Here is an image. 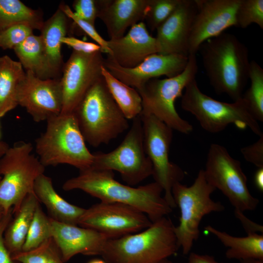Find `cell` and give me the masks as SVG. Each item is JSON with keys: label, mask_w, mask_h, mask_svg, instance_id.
<instances>
[{"label": "cell", "mask_w": 263, "mask_h": 263, "mask_svg": "<svg viewBox=\"0 0 263 263\" xmlns=\"http://www.w3.org/2000/svg\"><path fill=\"white\" fill-rule=\"evenodd\" d=\"M65 191L80 190L106 203L132 206L146 214L152 222L172 212L156 182L138 187L123 184L114 179L113 171L92 167L80 170L62 185Z\"/></svg>", "instance_id": "obj_1"}, {"label": "cell", "mask_w": 263, "mask_h": 263, "mask_svg": "<svg viewBox=\"0 0 263 263\" xmlns=\"http://www.w3.org/2000/svg\"><path fill=\"white\" fill-rule=\"evenodd\" d=\"M210 85L218 94L235 101L242 98L249 79L250 61L247 47L234 35L223 33L200 46Z\"/></svg>", "instance_id": "obj_2"}, {"label": "cell", "mask_w": 263, "mask_h": 263, "mask_svg": "<svg viewBox=\"0 0 263 263\" xmlns=\"http://www.w3.org/2000/svg\"><path fill=\"white\" fill-rule=\"evenodd\" d=\"M174 228L164 217L142 231L108 239L100 256L107 263H161L179 248Z\"/></svg>", "instance_id": "obj_3"}, {"label": "cell", "mask_w": 263, "mask_h": 263, "mask_svg": "<svg viewBox=\"0 0 263 263\" xmlns=\"http://www.w3.org/2000/svg\"><path fill=\"white\" fill-rule=\"evenodd\" d=\"M74 113L85 142L94 147L108 144L130 126L103 75L88 90Z\"/></svg>", "instance_id": "obj_4"}, {"label": "cell", "mask_w": 263, "mask_h": 263, "mask_svg": "<svg viewBox=\"0 0 263 263\" xmlns=\"http://www.w3.org/2000/svg\"><path fill=\"white\" fill-rule=\"evenodd\" d=\"M35 141L38 157L45 167L67 164L83 170L90 168L94 154L87 148L73 113H60L47 121Z\"/></svg>", "instance_id": "obj_5"}, {"label": "cell", "mask_w": 263, "mask_h": 263, "mask_svg": "<svg viewBox=\"0 0 263 263\" xmlns=\"http://www.w3.org/2000/svg\"><path fill=\"white\" fill-rule=\"evenodd\" d=\"M29 142L19 141L0 158V205L5 213L16 212L27 195L34 193L36 179L45 167L32 153Z\"/></svg>", "instance_id": "obj_6"}, {"label": "cell", "mask_w": 263, "mask_h": 263, "mask_svg": "<svg viewBox=\"0 0 263 263\" xmlns=\"http://www.w3.org/2000/svg\"><path fill=\"white\" fill-rule=\"evenodd\" d=\"M181 97L182 108L193 115L208 132H219L233 124L240 129L248 128L259 136L263 134L242 97L231 103L216 100L200 90L195 79L187 85Z\"/></svg>", "instance_id": "obj_7"}, {"label": "cell", "mask_w": 263, "mask_h": 263, "mask_svg": "<svg viewBox=\"0 0 263 263\" xmlns=\"http://www.w3.org/2000/svg\"><path fill=\"white\" fill-rule=\"evenodd\" d=\"M196 55H188L184 70L176 76L164 79L153 78L148 81L137 91L142 101L140 114H151L165 123L172 130L184 134L193 130L189 122L180 117L175 102L183 95V90L198 72Z\"/></svg>", "instance_id": "obj_8"}, {"label": "cell", "mask_w": 263, "mask_h": 263, "mask_svg": "<svg viewBox=\"0 0 263 263\" xmlns=\"http://www.w3.org/2000/svg\"><path fill=\"white\" fill-rule=\"evenodd\" d=\"M215 190L207 181L204 169L200 170L190 186L176 182L172 188L174 202L181 211L179 224L174 226V231L178 246L184 255L190 252L193 242L198 239L199 225L204 216L225 209L221 202L214 201L210 197Z\"/></svg>", "instance_id": "obj_9"}, {"label": "cell", "mask_w": 263, "mask_h": 263, "mask_svg": "<svg viewBox=\"0 0 263 263\" xmlns=\"http://www.w3.org/2000/svg\"><path fill=\"white\" fill-rule=\"evenodd\" d=\"M132 121L131 127L116 148L107 153H93L91 167L117 171L128 185L133 187L152 175L153 168L145 152L140 115Z\"/></svg>", "instance_id": "obj_10"}, {"label": "cell", "mask_w": 263, "mask_h": 263, "mask_svg": "<svg viewBox=\"0 0 263 263\" xmlns=\"http://www.w3.org/2000/svg\"><path fill=\"white\" fill-rule=\"evenodd\" d=\"M204 170L207 182L220 190L235 209L244 212L257 207L259 200L249 192L240 162L232 157L224 146L210 145Z\"/></svg>", "instance_id": "obj_11"}, {"label": "cell", "mask_w": 263, "mask_h": 263, "mask_svg": "<svg viewBox=\"0 0 263 263\" xmlns=\"http://www.w3.org/2000/svg\"><path fill=\"white\" fill-rule=\"evenodd\" d=\"M142 123L144 145L153 168L155 182L163 188L164 197L173 208L176 207L171 189L184 178L185 172L169 160L173 130L154 116L140 114Z\"/></svg>", "instance_id": "obj_12"}, {"label": "cell", "mask_w": 263, "mask_h": 263, "mask_svg": "<svg viewBox=\"0 0 263 263\" xmlns=\"http://www.w3.org/2000/svg\"><path fill=\"white\" fill-rule=\"evenodd\" d=\"M152 222L138 209L124 204L100 202L85 210L78 225L94 230L108 239L136 233Z\"/></svg>", "instance_id": "obj_13"}, {"label": "cell", "mask_w": 263, "mask_h": 263, "mask_svg": "<svg viewBox=\"0 0 263 263\" xmlns=\"http://www.w3.org/2000/svg\"><path fill=\"white\" fill-rule=\"evenodd\" d=\"M104 60L101 51L86 54L73 50L63 65L59 79L62 98L61 113L74 112L88 90L102 76Z\"/></svg>", "instance_id": "obj_14"}, {"label": "cell", "mask_w": 263, "mask_h": 263, "mask_svg": "<svg viewBox=\"0 0 263 263\" xmlns=\"http://www.w3.org/2000/svg\"><path fill=\"white\" fill-rule=\"evenodd\" d=\"M17 101L18 105L24 108L34 121H47L61 113L60 80L42 79L26 71L18 88Z\"/></svg>", "instance_id": "obj_15"}, {"label": "cell", "mask_w": 263, "mask_h": 263, "mask_svg": "<svg viewBox=\"0 0 263 263\" xmlns=\"http://www.w3.org/2000/svg\"><path fill=\"white\" fill-rule=\"evenodd\" d=\"M241 0H196L197 11L188 42V55H196L201 45L235 26Z\"/></svg>", "instance_id": "obj_16"}, {"label": "cell", "mask_w": 263, "mask_h": 263, "mask_svg": "<svg viewBox=\"0 0 263 263\" xmlns=\"http://www.w3.org/2000/svg\"><path fill=\"white\" fill-rule=\"evenodd\" d=\"M188 60V56L182 55L153 54L136 66L127 68L120 66L107 55L104 67L114 77L138 90L151 79L162 75L168 78L177 75L184 70Z\"/></svg>", "instance_id": "obj_17"}, {"label": "cell", "mask_w": 263, "mask_h": 263, "mask_svg": "<svg viewBox=\"0 0 263 263\" xmlns=\"http://www.w3.org/2000/svg\"><path fill=\"white\" fill-rule=\"evenodd\" d=\"M197 11L196 0H180L174 11L156 29L158 54L188 56L189 39Z\"/></svg>", "instance_id": "obj_18"}, {"label": "cell", "mask_w": 263, "mask_h": 263, "mask_svg": "<svg viewBox=\"0 0 263 263\" xmlns=\"http://www.w3.org/2000/svg\"><path fill=\"white\" fill-rule=\"evenodd\" d=\"M50 219L52 237L64 262L79 254L100 255L108 240L103 234L91 228Z\"/></svg>", "instance_id": "obj_19"}, {"label": "cell", "mask_w": 263, "mask_h": 263, "mask_svg": "<svg viewBox=\"0 0 263 263\" xmlns=\"http://www.w3.org/2000/svg\"><path fill=\"white\" fill-rule=\"evenodd\" d=\"M110 51L108 55L120 66L133 68L149 56L159 53V46L155 37L149 33L144 21L132 26L122 37L108 40Z\"/></svg>", "instance_id": "obj_20"}, {"label": "cell", "mask_w": 263, "mask_h": 263, "mask_svg": "<svg viewBox=\"0 0 263 263\" xmlns=\"http://www.w3.org/2000/svg\"><path fill=\"white\" fill-rule=\"evenodd\" d=\"M98 14L110 39L122 37L129 27L143 21L149 0H96Z\"/></svg>", "instance_id": "obj_21"}, {"label": "cell", "mask_w": 263, "mask_h": 263, "mask_svg": "<svg viewBox=\"0 0 263 263\" xmlns=\"http://www.w3.org/2000/svg\"><path fill=\"white\" fill-rule=\"evenodd\" d=\"M34 193L39 203L43 204L51 215L57 221L78 225L85 209L66 201L56 191L52 179L44 173L36 180Z\"/></svg>", "instance_id": "obj_22"}, {"label": "cell", "mask_w": 263, "mask_h": 263, "mask_svg": "<svg viewBox=\"0 0 263 263\" xmlns=\"http://www.w3.org/2000/svg\"><path fill=\"white\" fill-rule=\"evenodd\" d=\"M68 18L59 8L47 21L44 22L40 30L44 55L47 66L52 77L62 68L61 55L62 38L65 37L68 29Z\"/></svg>", "instance_id": "obj_23"}, {"label": "cell", "mask_w": 263, "mask_h": 263, "mask_svg": "<svg viewBox=\"0 0 263 263\" xmlns=\"http://www.w3.org/2000/svg\"><path fill=\"white\" fill-rule=\"evenodd\" d=\"M39 202L34 193L29 194L13 214L4 233V242L11 256L22 251L35 211Z\"/></svg>", "instance_id": "obj_24"}, {"label": "cell", "mask_w": 263, "mask_h": 263, "mask_svg": "<svg viewBox=\"0 0 263 263\" xmlns=\"http://www.w3.org/2000/svg\"><path fill=\"white\" fill-rule=\"evenodd\" d=\"M205 229L215 235L228 248L225 252L227 258L240 261H263V234H248L245 237H239L233 236L225 232L217 230L210 225L206 226Z\"/></svg>", "instance_id": "obj_25"}, {"label": "cell", "mask_w": 263, "mask_h": 263, "mask_svg": "<svg viewBox=\"0 0 263 263\" xmlns=\"http://www.w3.org/2000/svg\"><path fill=\"white\" fill-rule=\"evenodd\" d=\"M25 75L19 61L7 55L0 57V118L18 106V88Z\"/></svg>", "instance_id": "obj_26"}, {"label": "cell", "mask_w": 263, "mask_h": 263, "mask_svg": "<svg viewBox=\"0 0 263 263\" xmlns=\"http://www.w3.org/2000/svg\"><path fill=\"white\" fill-rule=\"evenodd\" d=\"M13 50L26 71L42 79L53 78L47 66L40 35L29 36Z\"/></svg>", "instance_id": "obj_27"}, {"label": "cell", "mask_w": 263, "mask_h": 263, "mask_svg": "<svg viewBox=\"0 0 263 263\" xmlns=\"http://www.w3.org/2000/svg\"><path fill=\"white\" fill-rule=\"evenodd\" d=\"M102 75L111 94L125 117L132 120L140 115L142 101L137 90L114 77L104 65L102 68Z\"/></svg>", "instance_id": "obj_28"}, {"label": "cell", "mask_w": 263, "mask_h": 263, "mask_svg": "<svg viewBox=\"0 0 263 263\" xmlns=\"http://www.w3.org/2000/svg\"><path fill=\"white\" fill-rule=\"evenodd\" d=\"M44 21L40 12L19 0H0V32L11 26L24 24L41 30Z\"/></svg>", "instance_id": "obj_29"}, {"label": "cell", "mask_w": 263, "mask_h": 263, "mask_svg": "<svg viewBox=\"0 0 263 263\" xmlns=\"http://www.w3.org/2000/svg\"><path fill=\"white\" fill-rule=\"evenodd\" d=\"M250 86L243 94L249 113L257 121H263V69L255 60L250 63Z\"/></svg>", "instance_id": "obj_30"}, {"label": "cell", "mask_w": 263, "mask_h": 263, "mask_svg": "<svg viewBox=\"0 0 263 263\" xmlns=\"http://www.w3.org/2000/svg\"><path fill=\"white\" fill-rule=\"evenodd\" d=\"M50 217L44 213L39 204L35 211L22 251L33 249L52 237Z\"/></svg>", "instance_id": "obj_31"}, {"label": "cell", "mask_w": 263, "mask_h": 263, "mask_svg": "<svg viewBox=\"0 0 263 263\" xmlns=\"http://www.w3.org/2000/svg\"><path fill=\"white\" fill-rule=\"evenodd\" d=\"M12 258L19 263H65L52 238L33 249L16 253Z\"/></svg>", "instance_id": "obj_32"}, {"label": "cell", "mask_w": 263, "mask_h": 263, "mask_svg": "<svg viewBox=\"0 0 263 263\" xmlns=\"http://www.w3.org/2000/svg\"><path fill=\"white\" fill-rule=\"evenodd\" d=\"M252 23L263 29V0H241L235 14V26L244 29Z\"/></svg>", "instance_id": "obj_33"}, {"label": "cell", "mask_w": 263, "mask_h": 263, "mask_svg": "<svg viewBox=\"0 0 263 263\" xmlns=\"http://www.w3.org/2000/svg\"><path fill=\"white\" fill-rule=\"evenodd\" d=\"M180 0H149L144 20L151 31L156 30L174 11Z\"/></svg>", "instance_id": "obj_34"}, {"label": "cell", "mask_w": 263, "mask_h": 263, "mask_svg": "<svg viewBox=\"0 0 263 263\" xmlns=\"http://www.w3.org/2000/svg\"><path fill=\"white\" fill-rule=\"evenodd\" d=\"M59 8L69 19L73 21V25H75V27L79 29L82 33L91 38L101 47L102 53H106L107 55L110 54L108 46V40L104 39L99 34L94 26L77 17L68 5L61 4Z\"/></svg>", "instance_id": "obj_35"}, {"label": "cell", "mask_w": 263, "mask_h": 263, "mask_svg": "<svg viewBox=\"0 0 263 263\" xmlns=\"http://www.w3.org/2000/svg\"><path fill=\"white\" fill-rule=\"evenodd\" d=\"M34 29L24 24L11 26L0 32V47L11 49L33 34Z\"/></svg>", "instance_id": "obj_36"}, {"label": "cell", "mask_w": 263, "mask_h": 263, "mask_svg": "<svg viewBox=\"0 0 263 263\" xmlns=\"http://www.w3.org/2000/svg\"><path fill=\"white\" fill-rule=\"evenodd\" d=\"M73 7V12L77 17L94 26L98 14L96 0H75Z\"/></svg>", "instance_id": "obj_37"}, {"label": "cell", "mask_w": 263, "mask_h": 263, "mask_svg": "<svg viewBox=\"0 0 263 263\" xmlns=\"http://www.w3.org/2000/svg\"><path fill=\"white\" fill-rule=\"evenodd\" d=\"M254 143L241 149V152L247 162L258 168H263V133Z\"/></svg>", "instance_id": "obj_38"}, {"label": "cell", "mask_w": 263, "mask_h": 263, "mask_svg": "<svg viewBox=\"0 0 263 263\" xmlns=\"http://www.w3.org/2000/svg\"><path fill=\"white\" fill-rule=\"evenodd\" d=\"M61 42L62 44L71 47L74 51L78 52L91 54L101 51V47L97 44L83 41L72 36L63 37Z\"/></svg>", "instance_id": "obj_39"}, {"label": "cell", "mask_w": 263, "mask_h": 263, "mask_svg": "<svg viewBox=\"0 0 263 263\" xmlns=\"http://www.w3.org/2000/svg\"><path fill=\"white\" fill-rule=\"evenodd\" d=\"M13 216V209L7 212L0 221V263H16L4 242V233Z\"/></svg>", "instance_id": "obj_40"}, {"label": "cell", "mask_w": 263, "mask_h": 263, "mask_svg": "<svg viewBox=\"0 0 263 263\" xmlns=\"http://www.w3.org/2000/svg\"><path fill=\"white\" fill-rule=\"evenodd\" d=\"M234 215L241 222L242 226L247 234L263 233V227L246 217L242 212L237 209H234Z\"/></svg>", "instance_id": "obj_41"}, {"label": "cell", "mask_w": 263, "mask_h": 263, "mask_svg": "<svg viewBox=\"0 0 263 263\" xmlns=\"http://www.w3.org/2000/svg\"><path fill=\"white\" fill-rule=\"evenodd\" d=\"M188 263H220L215 258L208 255H202L190 252Z\"/></svg>", "instance_id": "obj_42"}, {"label": "cell", "mask_w": 263, "mask_h": 263, "mask_svg": "<svg viewBox=\"0 0 263 263\" xmlns=\"http://www.w3.org/2000/svg\"><path fill=\"white\" fill-rule=\"evenodd\" d=\"M254 183L257 188L263 191V168H258L254 175Z\"/></svg>", "instance_id": "obj_43"}, {"label": "cell", "mask_w": 263, "mask_h": 263, "mask_svg": "<svg viewBox=\"0 0 263 263\" xmlns=\"http://www.w3.org/2000/svg\"><path fill=\"white\" fill-rule=\"evenodd\" d=\"M9 148V147L6 143L0 141V158L5 154Z\"/></svg>", "instance_id": "obj_44"}, {"label": "cell", "mask_w": 263, "mask_h": 263, "mask_svg": "<svg viewBox=\"0 0 263 263\" xmlns=\"http://www.w3.org/2000/svg\"><path fill=\"white\" fill-rule=\"evenodd\" d=\"M241 263H263V261L259 260H246L241 261Z\"/></svg>", "instance_id": "obj_45"}, {"label": "cell", "mask_w": 263, "mask_h": 263, "mask_svg": "<svg viewBox=\"0 0 263 263\" xmlns=\"http://www.w3.org/2000/svg\"><path fill=\"white\" fill-rule=\"evenodd\" d=\"M88 263H107L103 259H95L92 260Z\"/></svg>", "instance_id": "obj_46"}, {"label": "cell", "mask_w": 263, "mask_h": 263, "mask_svg": "<svg viewBox=\"0 0 263 263\" xmlns=\"http://www.w3.org/2000/svg\"><path fill=\"white\" fill-rule=\"evenodd\" d=\"M2 208V207L0 205V221L4 216V215L6 214Z\"/></svg>", "instance_id": "obj_47"}, {"label": "cell", "mask_w": 263, "mask_h": 263, "mask_svg": "<svg viewBox=\"0 0 263 263\" xmlns=\"http://www.w3.org/2000/svg\"><path fill=\"white\" fill-rule=\"evenodd\" d=\"M161 263H174L170 261H169V260L168 259H167V260L163 261Z\"/></svg>", "instance_id": "obj_48"}, {"label": "cell", "mask_w": 263, "mask_h": 263, "mask_svg": "<svg viewBox=\"0 0 263 263\" xmlns=\"http://www.w3.org/2000/svg\"><path fill=\"white\" fill-rule=\"evenodd\" d=\"M0 179H1V177L0 176Z\"/></svg>", "instance_id": "obj_49"}]
</instances>
